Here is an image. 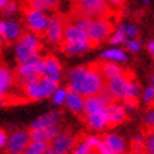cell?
Returning a JSON list of instances; mask_svg holds the SVG:
<instances>
[{"label":"cell","instance_id":"obj_1","mask_svg":"<svg viewBox=\"0 0 154 154\" xmlns=\"http://www.w3.org/2000/svg\"><path fill=\"white\" fill-rule=\"evenodd\" d=\"M106 85V81L100 74V62H92L88 65L78 66L71 71L69 85L74 92L82 96H94L100 92V89Z\"/></svg>","mask_w":154,"mask_h":154},{"label":"cell","instance_id":"obj_2","mask_svg":"<svg viewBox=\"0 0 154 154\" xmlns=\"http://www.w3.org/2000/svg\"><path fill=\"white\" fill-rule=\"evenodd\" d=\"M41 42L38 41V37L33 33L24 31L19 37L17 45H16V58L19 64L27 62V61L33 60L40 57V51H41Z\"/></svg>","mask_w":154,"mask_h":154},{"label":"cell","instance_id":"obj_3","mask_svg":"<svg viewBox=\"0 0 154 154\" xmlns=\"http://www.w3.org/2000/svg\"><path fill=\"white\" fill-rule=\"evenodd\" d=\"M113 21L110 19H96L92 20L91 27H89L86 37H88V42H89V48H96L106 40L107 37H110L113 33Z\"/></svg>","mask_w":154,"mask_h":154},{"label":"cell","instance_id":"obj_4","mask_svg":"<svg viewBox=\"0 0 154 154\" xmlns=\"http://www.w3.org/2000/svg\"><path fill=\"white\" fill-rule=\"evenodd\" d=\"M134 79V74L129 69H123L119 76H115L112 79L106 81V88L110 92L113 98L122 102L125 98H127V92H129V86Z\"/></svg>","mask_w":154,"mask_h":154},{"label":"cell","instance_id":"obj_5","mask_svg":"<svg viewBox=\"0 0 154 154\" xmlns=\"http://www.w3.org/2000/svg\"><path fill=\"white\" fill-rule=\"evenodd\" d=\"M23 11L28 30L33 34H35L37 37H44L48 24V17L44 14V11H38V10L28 9V7H24Z\"/></svg>","mask_w":154,"mask_h":154},{"label":"cell","instance_id":"obj_6","mask_svg":"<svg viewBox=\"0 0 154 154\" xmlns=\"http://www.w3.org/2000/svg\"><path fill=\"white\" fill-rule=\"evenodd\" d=\"M64 27H65L64 16L62 14H54L48 19L44 37L52 44H60L62 41V35H64Z\"/></svg>","mask_w":154,"mask_h":154},{"label":"cell","instance_id":"obj_7","mask_svg":"<svg viewBox=\"0 0 154 154\" xmlns=\"http://www.w3.org/2000/svg\"><path fill=\"white\" fill-rule=\"evenodd\" d=\"M106 127L113 129V127L119 126L120 123L127 119V110L125 106H122L119 100L106 105Z\"/></svg>","mask_w":154,"mask_h":154},{"label":"cell","instance_id":"obj_8","mask_svg":"<svg viewBox=\"0 0 154 154\" xmlns=\"http://www.w3.org/2000/svg\"><path fill=\"white\" fill-rule=\"evenodd\" d=\"M28 137L30 140H35V141H45V143H50L52 141V139L58 136L60 133V126L57 123H52L47 127H38V129H33L30 127L27 130Z\"/></svg>","mask_w":154,"mask_h":154},{"label":"cell","instance_id":"obj_9","mask_svg":"<svg viewBox=\"0 0 154 154\" xmlns=\"http://www.w3.org/2000/svg\"><path fill=\"white\" fill-rule=\"evenodd\" d=\"M28 143H30V137H28L27 131L24 130L16 131L9 139V144H7L5 154H21L24 151V149L27 147Z\"/></svg>","mask_w":154,"mask_h":154},{"label":"cell","instance_id":"obj_10","mask_svg":"<svg viewBox=\"0 0 154 154\" xmlns=\"http://www.w3.org/2000/svg\"><path fill=\"white\" fill-rule=\"evenodd\" d=\"M0 34L6 44L19 40L21 35V27L14 20H0Z\"/></svg>","mask_w":154,"mask_h":154},{"label":"cell","instance_id":"obj_11","mask_svg":"<svg viewBox=\"0 0 154 154\" xmlns=\"http://www.w3.org/2000/svg\"><path fill=\"white\" fill-rule=\"evenodd\" d=\"M44 69H42V76H45L47 79L60 82L61 78V64L54 55H45L42 58Z\"/></svg>","mask_w":154,"mask_h":154},{"label":"cell","instance_id":"obj_12","mask_svg":"<svg viewBox=\"0 0 154 154\" xmlns=\"http://www.w3.org/2000/svg\"><path fill=\"white\" fill-rule=\"evenodd\" d=\"M51 146L54 147L57 154H68L69 150L74 149V136L69 130H65L64 133L52 139Z\"/></svg>","mask_w":154,"mask_h":154},{"label":"cell","instance_id":"obj_13","mask_svg":"<svg viewBox=\"0 0 154 154\" xmlns=\"http://www.w3.org/2000/svg\"><path fill=\"white\" fill-rule=\"evenodd\" d=\"M66 105L71 109V112H74L78 117H81L82 120H85L84 115V98L82 95L74 92L71 88L66 86Z\"/></svg>","mask_w":154,"mask_h":154},{"label":"cell","instance_id":"obj_14","mask_svg":"<svg viewBox=\"0 0 154 154\" xmlns=\"http://www.w3.org/2000/svg\"><path fill=\"white\" fill-rule=\"evenodd\" d=\"M62 41L66 42H84L88 41L86 34L79 30L74 23L65 21V27H64V35H62Z\"/></svg>","mask_w":154,"mask_h":154},{"label":"cell","instance_id":"obj_15","mask_svg":"<svg viewBox=\"0 0 154 154\" xmlns=\"http://www.w3.org/2000/svg\"><path fill=\"white\" fill-rule=\"evenodd\" d=\"M99 139L105 143V146H106L107 149L112 150L113 153L125 154L126 143H125V140H123L122 137H119V136H116V134H107V133H105V134H102Z\"/></svg>","mask_w":154,"mask_h":154},{"label":"cell","instance_id":"obj_16","mask_svg":"<svg viewBox=\"0 0 154 154\" xmlns=\"http://www.w3.org/2000/svg\"><path fill=\"white\" fill-rule=\"evenodd\" d=\"M106 110V103L99 98L98 95L94 96H86L84 100V115H91L96 112H105Z\"/></svg>","mask_w":154,"mask_h":154},{"label":"cell","instance_id":"obj_17","mask_svg":"<svg viewBox=\"0 0 154 154\" xmlns=\"http://www.w3.org/2000/svg\"><path fill=\"white\" fill-rule=\"evenodd\" d=\"M60 50L66 55H78L82 54L86 50H89V42L84 41V42H66V41H61L60 44Z\"/></svg>","mask_w":154,"mask_h":154},{"label":"cell","instance_id":"obj_18","mask_svg":"<svg viewBox=\"0 0 154 154\" xmlns=\"http://www.w3.org/2000/svg\"><path fill=\"white\" fill-rule=\"evenodd\" d=\"M99 62H100V74L105 78V81H109V79H112V78H115V76H119L123 72V69L117 65L115 61L102 60V61H99Z\"/></svg>","mask_w":154,"mask_h":154},{"label":"cell","instance_id":"obj_19","mask_svg":"<svg viewBox=\"0 0 154 154\" xmlns=\"http://www.w3.org/2000/svg\"><path fill=\"white\" fill-rule=\"evenodd\" d=\"M85 123L94 130H102L106 126V112H96L85 116Z\"/></svg>","mask_w":154,"mask_h":154},{"label":"cell","instance_id":"obj_20","mask_svg":"<svg viewBox=\"0 0 154 154\" xmlns=\"http://www.w3.org/2000/svg\"><path fill=\"white\" fill-rule=\"evenodd\" d=\"M58 119H60V113L50 112V113H47V115H44V116L38 117L37 120H34L33 125H31L30 127H33V129H38V127H47V126H50V125H52V123H55Z\"/></svg>","mask_w":154,"mask_h":154},{"label":"cell","instance_id":"obj_21","mask_svg":"<svg viewBox=\"0 0 154 154\" xmlns=\"http://www.w3.org/2000/svg\"><path fill=\"white\" fill-rule=\"evenodd\" d=\"M11 85V74L7 69L5 64L0 65V95L9 92V88Z\"/></svg>","mask_w":154,"mask_h":154},{"label":"cell","instance_id":"obj_22","mask_svg":"<svg viewBox=\"0 0 154 154\" xmlns=\"http://www.w3.org/2000/svg\"><path fill=\"white\" fill-rule=\"evenodd\" d=\"M40 86H41V92H42V96L47 98L50 95H52L54 92L57 91L58 88V82H54V81H50L47 79L45 76H40Z\"/></svg>","mask_w":154,"mask_h":154},{"label":"cell","instance_id":"obj_23","mask_svg":"<svg viewBox=\"0 0 154 154\" xmlns=\"http://www.w3.org/2000/svg\"><path fill=\"white\" fill-rule=\"evenodd\" d=\"M126 54L125 51H122L119 48H112V50H107V51L102 52V60H107V61H119L123 62L126 61Z\"/></svg>","mask_w":154,"mask_h":154},{"label":"cell","instance_id":"obj_24","mask_svg":"<svg viewBox=\"0 0 154 154\" xmlns=\"http://www.w3.org/2000/svg\"><path fill=\"white\" fill-rule=\"evenodd\" d=\"M47 146H48V143H45V141L31 140L21 154H42V151L47 149Z\"/></svg>","mask_w":154,"mask_h":154},{"label":"cell","instance_id":"obj_25","mask_svg":"<svg viewBox=\"0 0 154 154\" xmlns=\"http://www.w3.org/2000/svg\"><path fill=\"white\" fill-rule=\"evenodd\" d=\"M126 41V31H125V26L122 24L112 33V37L109 38L110 44H122Z\"/></svg>","mask_w":154,"mask_h":154},{"label":"cell","instance_id":"obj_26","mask_svg":"<svg viewBox=\"0 0 154 154\" xmlns=\"http://www.w3.org/2000/svg\"><path fill=\"white\" fill-rule=\"evenodd\" d=\"M24 2H26L24 7H28V9L38 10V11H47V10H50V6L44 0H24Z\"/></svg>","mask_w":154,"mask_h":154},{"label":"cell","instance_id":"obj_27","mask_svg":"<svg viewBox=\"0 0 154 154\" xmlns=\"http://www.w3.org/2000/svg\"><path fill=\"white\" fill-rule=\"evenodd\" d=\"M66 99V89H60V91H55L54 92V102L55 103H62Z\"/></svg>","mask_w":154,"mask_h":154},{"label":"cell","instance_id":"obj_28","mask_svg":"<svg viewBox=\"0 0 154 154\" xmlns=\"http://www.w3.org/2000/svg\"><path fill=\"white\" fill-rule=\"evenodd\" d=\"M125 42H126L127 50L131 51V52H137L139 50H140V47H141L140 41H137V40H129V41H125Z\"/></svg>","mask_w":154,"mask_h":154},{"label":"cell","instance_id":"obj_29","mask_svg":"<svg viewBox=\"0 0 154 154\" xmlns=\"http://www.w3.org/2000/svg\"><path fill=\"white\" fill-rule=\"evenodd\" d=\"M125 31H126V37H131V38H134L139 34V30H137V27H136L134 24L125 26Z\"/></svg>","mask_w":154,"mask_h":154},{"label":"cell","instance_id":"obj_30","mask_svg":"<svg viewBox=\"0 0 154 154\" xmlns=\"http://www.w3.org/2000/svg\"><path fill=\"white\" fill-rule=\"evenodd\" d=\"M144 100L147 103H151L154 102V86H149V88L144 91Z\"/></svg>","mask_w":154,"mask_h":154},{"label":"cell","instance_id":"obj_31","mask_svg":"<svg viewBox=\"0 0 154 154\" xmlns=\"http://www.w3.org/2000/svg\"><path fill=\"white\" fill-rule=\"evenodd\" d=\"M100 2H105V0H75L74 5H78V6H89V5H96V3H100Z\"/></svg>","mask_w":154,"mask_h":154},{"label":"cell","instance_id":"obj_32","mask_svg":"<svg viewBox=\"0 0 154 154\" xmlns=\"http://www.w3.org/2000/svg\"><path fill=\"white\" fill-rule=\"evenodd\" d=\"M3 10H5L6 14H13L14 11L17 10V3H16V2H9V3L6 5V7H5Z\"/></svg>","mask_w":154,"mask_h":154},{"label":"cell","instance_id":"obj_33","mask_svg":"<svg viewBox=\"0 0 154 154\" xmlns=\"http://www.w3.org/2000/svg\"><path fill=\"white\" fill-rule=\"evenodd\" d=\"M105 2H106L113 10H117L119 7L123 6V3H125V0H105Z\"/></svg>","mask_w":154,"mask_h":154},{"label":"cell","instance_id":"obj_34","mask_svg":"<svg viewBox=\"0 0 154 154\" xmlns=\"http://www.w3.org/2000/svg\"><path fill=\"white\" fill-rule=\"evenodd\" d=\"M146 125L154 127V110H150L149 112V115H147V117H146Z\"/></svg>","mask_w":154,"mask_h":154},{"label":"cell","instance_id":"obj_35","mask_svg":"<svg viewBox=\"0 0 154 154\" xmlns=\"http://www.w3.org/2000/svg\"><path fill=\"white\" fill-rule=\"evenodd\" d=\"M44 2L50 6V9H54V7H57L61 3V0H44Z\"/></svg>","mask_w":154,"mask_h":154},{"label":"cell","instance_id":"obj_36","mask_svg":"<svg viewBox=\"0 0 154 154\" xmlns=\"http://www.w3.org/2000/svg\"><path fill=\"white\" fill-rule=\"evenodd\" d=\"M42 154H57L55 153V150H54V147L51 146V141L48 143V146H47V149L42 151Z\"/></svg>","mask_w":154,"mask_h":154},{"label":"cell","instance_id":"obj_37","mask_svg":"<svg viewBox=\"0 0 154 154\" xmlns=\"http://www.w3.org/2000/svg\"><path fill=\"white\" fill-rule=\"evenodd\" d=\"M6 143V131L3 129H0V147H3Z\"/></svg>","mask_w":154,"mask_h":154},{"label":"cell","instance_id":"obj_38","mask_svg":"<svg viewBox=\"0 0 154 154\" xmlns=\"http://www.w3.org/2000/svg\"><path fill=\"white\" fill-rule=\"evenodd\" d=\"M147 48H149V51L154 55V41H150V42H149V45H147Z\"/></svg>","mask_w":154,"mask_h":154},{"label":"cell","instance_id":"obj_39","mask_svg":"<svg viewBox=\"0 0 154 154\" xmlns=\"http://www.w3.org/2000/svg\"><path fill=\"white\" fill-rule=\"evenodd\" d=\"M7 3H9V0H0V9H5Z\"/></svg>","mask_w":154,"mask_h":154},{"label":"cell","instance_id":"obj_40","mask_svg":"<svg viewBox=\"0 0 154 154\" xmlns=\"http://www.w3.org/2000/svg\"><path fill=\"white\" fill-rule=\"evenodd\" d=\"M5 44H6L5 40H3V37H2V34H0V50H2V47H3Z\"/></svg>","mask_w":154,"mask_h":154},{"label":"cell","instance_id":"obj_41","mask_svg":"<svg viewBox=\"0 0 154 154\" xmlns=\"http://www.w3.org/2000/svg\"><path fill=\"white\" fill-rule=\"evenodd\" d=\"M151 85H153V86H154V75H153V76H151Z\"/></svg>","mask_w":154,"mask_h":154},{"label":"cell","instance_id":"obj_42","mask_svg":"<svg viewBox=\"0 0 154 154\" xmlns=\"http://www.w3.org/2000/svg\"><path fill=\"white\" fill-rule=\"evenodd\" d=\"M141 2H143V3H150L151 0H141Z\"/></svg>","mask_w":154,"mask_h":154},{"label":"cell","instance_id":"obj_43","mask_svg":"<svg viewBox=\"0 0 154 154\" xmlns=\"http://www.w3.org/2000/svg\"><path fill=\"white\" fill-rule=\"evenodd\" d=\"M72 2H75V0H72Z\"/></svg>","mask_w":154,"mask_h":154},{"label":"cell","instance_id":"obj_44","mask_svg":"<svg viewBox=\"0 0 154 154\" xmlns=\"http://www.w3.org/2000/svg\"><path fill=\"white\" fill-rule=\"evenodd\" d=\"M153 57H154V55H153Z\"/></svg>","mask_w":154,"mask_h":154}]
</instances>
